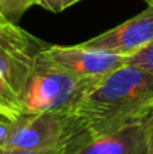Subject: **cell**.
Instances as JSON below:
<instances>
[{
    "instance_id": "6",
    "label": "cell",
    "mask_w": 153,
    "mask_h": 154,
    "mask_svg": "<svg viewBox=\"0 0 153 154\" xmlns=\"http://www.w3.org/2000/svg\"><path fill=\"white\" fill-rule=\"evenodd\" d=\"M153 41V6H147L141 14L110 29L101 35L81 42V47L102 50L119 55H132Z\"/></svg>"
},
{
    "instance_id": "10",
    "label": "cell",
    "mask_w": 153,
    "mask_h": 154,
    "mask_svg": "<svg viewBox=\"0 0 153 154\" xmlns=\"http://www.w3.org/2000/svg\"><path fill=\"white\" fill-rule=\"evenodd\" d=\"M126 64L153 72V41L149 45H146L144 48H141L140 51H137L135 54L128 55Z\"/></svg>"
},
{
    "instance_id": "8",
    "label": "cell",
    "mask_w": 153,
    "mask_h": 154,
    "mask_svg": "<svg viewBox=\"0 0 153 154\" xmlns=\"http://www.w3.org/2000/svg\"><path fill=\"white\" fill-rule=\"evenodd\" d=\"M36 5V0H0V23L18 24L29 8Z\"/></svg>"
},
{
    "instance_id": "7",
    "label": "cell",
    "mask_w": 153,
    "mask_h": 154,
    "mask_svg": "<svg viewBox=\"0 0 153 154\" xmlns=\"http://www.w3.org/2000/svg\"><path fill=\"white\" fill-rule=\"evenodd\" d=\"M153 138V111L107 135L90 139L77 154H149Z\"/></svg>"
},
{
    "instance_id": "5",
    "label": "cell",
    "mask_w": 153,
    "mask_h": 154,
    "mask_svg": "<svg viewBox=\"0 0 153 154\" xmlns=\"http://www.w3.org/2000/svg\"><path fill=\"white\" fill-rule=\"evenodd\" d=\"M41 57L53 66L83 78H104L126 64V57L78 45H47Z\"/></svg>"
},
{
    "instance_id": "11",
    "label": "cell",
    "mask_w": 153,
    "mask_h": 154,
    "mask_svg": "<svg viewBox=\"0 0 153 154\" xmlns=\"http://www.w3.org/2000/svg\"><path fill=\"white\" fill-rule=\"evenodd\" d=\"M80 0H36V5L54 12V14H59V12H63L65 9H68L69 6L78 3Z\"/></svg>"
},
{
    "instance_id": "9",
    "label": "cell",
    "mask_w": 153,
    "mask_h": 154,
    "mask_svg": "<svg viewBox=\"0 0 153 154\" xmlns=\"http://www.w3.org/2000/svg\"><path fill=\"white\" fill-rule=\"evenodd\" d=\"M84 141H74L60 147L44 148V150H23V148H0V154H77L84 145Z\"/></svg>"
},
{
    "instance_id": "15",
    "label": "cell",
    "mask_w": 153,
    "mask_h": 154,
    "mask_svg": "<svg viewBox=\"0 0 153 154\" xmlns=\"http://www.w3.org/2000/svg\"><path fill=\"white\" fill-rule=\"evenodd\" d=\"M2 117H3V118H5V115H3V112H2V111H0V118H2Z\"/></svg>"
},
{
    "instance_id": "4",
    "label": "cell",
    "mask_w": 153,
    "mask_h": 154,
    "mask_svg": "<svg viewBox=\"0 0 153 154\" xmlns=\"http://www.w3.org/2000/svg\"><path fill=\"white\" fill-rule=\"evenodd\" d=\"M80 139L87 142L72 114H23L15 120H11V132L5 147L44 150Z\"/></svg>"
},
{
    "instance_id": "12",
    "label": "cell",
    "mask_w": 153,
    "mask_h": 154,
    "mask_svg": "<svg viewBox=\"0 0 153 154\" xmlns=\"http://www.w3.org/2000/svg\"><path fill=\"white\" fill-rule=\"evenodd\" d=\"M9 132H11V120L8 118H0V148H3L6 145V141L9 138Z\"/></svg>"
},
{
    "instance_id": "14",
    "label": "cell",
    "mask_w": 153,
    "mask_h": 154,
    "mask_svg": "<svg viewBox=\"0 0 153 154\" xmlns=\"http://www.w3.org/2000/svg\"><path fill=\"white\" fill-rule=\"evenodd\" d=\"M147 5H150V6H153V0H144Z\"/></svg>"
},
{
    "instance_id": "3",
    "label": "cell",
    "mask_w": 153,
    "mask_h": 154,
    "mask_svg": "<svg viewBox=\"0 0 153 154\" xmlns=\"http://www.w3.org/2000/svg\"><path fill=\"white\" fill-rule=\"evenodd\" d=\"M102 78H83L47 63L41 52L29 78L23 114H72Z\"/></svg>"
},
{
    "instance_id": "1",
    "label": "cell",
    "mask_w": 153,
    "mask_h": 154,
    "mask_svg": "<svg viewBox=\"0 0 153 154\" xmlns=\"http://www.w3.org/2000/svg\"><path fill=\"white\" fill-rule=\"evenodd\" d=\"M153 111V72L125 64L104 76L72 112L87 142Z\"/></svg>"
},
{
    "instance_id": "2",
    "label": "cell",
    "mask_w": 153,
    "mask_h": 154,
    "mask_svg": "<svg viewBox=\"0 0 153 154\" xmlns=\"http://www.w3.org/2000/svg\"><path fill=\"white\" fill-rule=\"evenodd\" d=\"M48 44L18 24L0 23V111L5 118L23 115V97L36 58Z\"/></svg>"
},
{
    "instance_id": "13",
    "label": "cell",
    "mask_w": 153,
    "mask_h": 154,
    "mask_svg": "<svg viewBox=\"0 0 153 154\" xmlns=\"http://www.w3.org/2000/svg\"><path fill=\"white\" fill-rule=\"evenodd\" d=\"M149 154H153V138H152V142H150V148H149Z\"/></svg>"
}]
</instances>
